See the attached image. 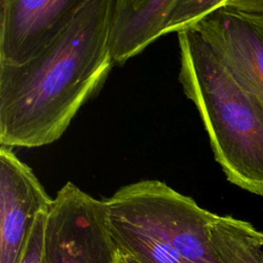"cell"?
<instances>
[{
	"label": "cell",
	"instance_id": "1",
	"mask_svg": "<svg viewBox=\"0 0 263 263\" xmlns=\"http://www.w3.org/2000/svg\"><path fill=\"white\" fill-rule=\"evenodd\" d=\"M114 0H90L51 42L18 64L0 63V144L35 148L66 132L115 64Z\"/></svg>",
	"mask_w": 263,
	"mask_h": 263
},
{
	"label": "cell",
	"instance_id": "2",
	"mask_svg": "<svg viewBox=\"0 0 263 263\" xmlns=\"http://www.w3.org/2000/svg\"><path fill=\"white\" fill-rule=\"evenodd\" d=\"M179 81L196 107L227 180L263 196V102L228 71L192 26L180 30Z\"/></svg>",
	"mask_w": 263,
	"mask_h": 263
},
{
	"label": "cell",
	"instance_id": "3",
	"mask_svg": "<svg viewBox=\"0 0 263 263\" xmlns=\"http://www.w3.org/2000/svg\"><path fill=\"white\" fill-rule=\"evenodd\" d=\"M103 201L116 248L142 263H223L210 236L217 215L164 182L130 183Z\"/></svg>",
	"mask_w": 263,
	"mask_h": 263
},
{
	"label": "cell",
	"instance_id": "4",
	"mask_svg": "<svg viewBox=\"0 0 263 263\" xmlns=\"http://www.w3.org/2000/svg\"><path fill=\"white\" fill-rule=\"evenodd\" d=\"M116 254L104 201L66 183L48 212L42 263H115Z\"/></svg>",
	"mask_w": 263,
	"mask_h": 263
},
{
	"label": "cell",
	"instance_id": "5",
	"mask_svg": "<svg viewBox=\"0 0 263 263\" xmlns=\"http://www.w3.org/2000/svg\"><path fill=\"white\" fill-rule=\"evenodd\" d=\"M192 27L237 82L263 102V14L222 5Z\"/></svg>",
	"mask_w": 263,
	"mask_h": 263
},
{
	"label": "cell",
	"instance_id": "6",
	"mask_svg": "<svg viewBox=\"0 0 263 263\" xmlns=\"http://www.w3.org/2000/svg\"><path fill=\"white\" fill-rule=\"evenodd\" d=\"M11 147L0 148V263H21L38 215L52 203Z\"/></svg>",
	"mask_w": 263,
	"mask_h": 263
},
{
	"label": "cell",
	"instance_id": "7",
	"mask_svg": "<svg viewBox=\"0 0 263 263\" xmlns=\"http://www.w3.org/2000/svg\"><path fill=\"white\" fill-rule=\"evenodd\" d=\"M90 0H0V63H23L51 42Z\"/></svg>",
	"mask_w": 263,
	"mask_h": 263
},
{
	"label": "cell",
	"instance_id": "8",
	"mask_svg": "<svg viewBox=\"0 0 263 263\" xmlns=\"http://www.w3.org/2000/svg\"><path fill=\"white\" fill-rule=\"evenodd\" d=\"M178 0H114L110 37L115 64H123L164 35Z\"/></svg>",
	"mask_w": 263,
	"mask_h": 263
},
{
	"label": "cell",
	"instance_id": "9",
	"mask_svg": "<svg viewBox=\"0 0 263 263\" xmlns=\"http://www.w3.org/2000/svg\"><path fill=\"white\" fill-rule=\"evenodd\" d=\"M211 241L223 263H263L259 230L231 216H216L210 225Z\"/></svg>",
	"mask_w": 263,
	"mask_h": 263
},
{
	"label": "cell",
	"instance_id": "10",
	"mask_svg": "<svg viewBox=\"0 0 263 263\" xmlns=\"http://www.w3.org/2000/svg\"><path fill=\"white\" fill-rule=\"evenodd\" d=\"M228 0H178L167 18L164 35L190 27Z\"/></svg>",
	"mask_w": 263,
	"mask_h": 263
},
{
	"label": "cell",
	"instance_id": "11",
	"mask_svg": "<svg viewBox=\"0 0 263 263\" xmlns=\"http://www.w3.org/2000/svg\"><path fill=\"white\" fill-rule=\"evenodd\" d=\"M49 210L43 211L38 215L21 263H42Z\"/></svg>",
	"mask_w": 263,
	"mask_h": 263
},
{
	"label": "cell",
	"instance_id": "12",
	"mask_svg": "<svg viewBox=\"0 0 263 263\" xmlns=\"http://www.w3.org/2000/svg\"><path fill=\"white\" fill-rule=\"evenodd\" d=\"M224 5L248 12L263 14V0H228Z\"/></svg>",
	"mask_w": 263,
	"mask_h": 263
},
{
	"label": "cell",
	"instance_id": "13",
	"mask_svg": "<svg viewBox=\"0 0 263 263\" xmlns=\"http://www.w3.org/2000/svg\"><path fill=\"white\" fill-rule=\"evenodd\" d=\"M115 263H142L141 261L137 260L136 258H134L130 255H127L123 252H120L117 249V254H116V261Z\"/></svg>",
	"mask_w": 263,
	"mask_h": 263
},
{
	"label": "cell",
	"instance_id": "14",
	"mask_svg": "<svg viewBox=\"0 0 263 263\" xmlns=\"http://www.w3.org/2000/svg\"><path fill=\"white\" fill-rule=\"evenodd\" d=\"M259 236H260V240H261V246H262V250H263V232L259 230Z\"/></svg>",
	"mask_w": 263,
	"mask_h": 263
}]
</instances>
